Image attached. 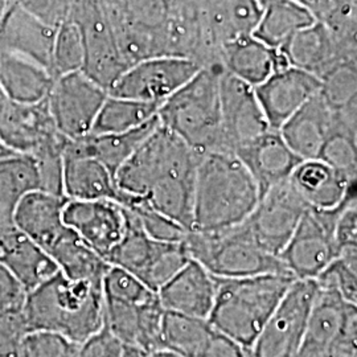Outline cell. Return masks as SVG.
I'll use <instances>...</instances> for the list:
<instances>
[{"instance_id": "20", "label": "cell", "mask_w": 357, "mask_h": 357, "mask_svg": "<svg viewBox=\"0 0 357 357\" xmlns=\"http://www.w3.org/2000/svg\"><path fill=\"white\" fill-rule=\"evenodd\" d=\"M234 155L255 178L261 196L287 181L294 169L303 160L290 149L278 130H270L255 141L237 150Z\"/></svg>"}, {"instance_id": "50", "label": "cell", "mask_w": 357, "mask_h": 357, "mask_svg": "<svg viewBox=\"0 0 357 357\" xmlns=\"http://www.w3.org/2000/svg\"><path fill=\"white\" fill-rule=\"evenodd\" d=\"M143 357H183L180 356L176 352L168 349V348H158V349H153L151 352H147L144 354Z\"/></svg>"}, {"instance_id": "47", "label": "cell", "mask_w": 357, "mask_h": 357, "mask_svg": "<svg viewBox=\"0 0 357 357\" xmlns=\"http://www.w3.org/2000/svg\"><path fill=\"white\" fill-rule=\"evenodd\" d=\"M122 344L106 326L78 347V357H121Z\"/></svg>"}, {"instance_id": "27", "label": "cell", "mask_w": 357, "mask_h": 357, "mask_svg": "<svg viewBox=\"0 0 357 357\" xmlns=\"http://www.w3.org/2000/svg\"><path fill=\"white\" fill-rule=\"evenodd\" d=\"M205 24L218 50L236 38L255 33L265 0H200Z\"/></svg>"}, {"instance_id": "15", "label": "cell", "mask_w": 357, "mask_h": 357, "mask_svg": "<svg viewBox=\"0 0 357 357\" xmlns=\"http://www.w3.org/2000/svg\"><path fill=\"white\" fill-rule=\"evenodd\" d=\"M220 100L224 151L234 153L271 130L255 86L224 69L220 77Z\"/></svg>"}, {"instance_id": "26", "label": "cell", "mask_w": 357, "mask_h": 357, "mask_svg": "<svg viewBox=\"0 0 357 357\" xmlns=\"http://www.w3.org/2000/svg\"><path fill=\"white\" fill-rule=\"evenodd\" d=\"M66 197L43 191L28 192L15 211V225L38 245L47 255L64 231L63 220Z\"/></svg>"}, {"instance_id": "48", "label": "cell", "mask_w": 357, "mask_h": 357, "mask_svg": "<svg viewBox=\"0 0 357 357\" xmlns=\"http://www.w3.org/2000/svg\"><path fill=\"white\" fill-rule=\"evenodd\" d=\"M337 243L342 253L357 255V202L347 203L337 222Z\"/></svg>"}, {"instance_id": "14", "label": "cell", "mask_w": 357, "mask_h": 357, "mask_svg": "<svg viewBox=\"0 0 357 357\" xmlns=\"http://www.w3.org/2000/svg\"><path fill=\"white\" fill-rule=\"evenodd\" d=\"M307 208L289 178L261 196L253 213L243 222L257 243L270 255L280 257Z\"/></svg>"}, {"instance_id": "33", "label": "cell", "mask_w": 357, "mask_h": 357, "mask_svg": "<svg viewBox=\"0 0 357 357\" xmlns=\"http://www.w3.org/2000/svg\"><path fill=\"white\" fill-rule=\"evenodd\" d=\"M48 255L64 275L75 281H88L102 286L103 277L110 268L105 258L69 227L52 245Z\"/></svg>"}, {"instance_id": "24", "label": "cell", "mask_w": 357, "mask_h": 357, "mask_svg": "<svg viewBox=\"0 0 357 357\" xmlns=\"http://www.w3.org/2000/svg\"><path fill=\"white\" fill-rule=\"evenodd\" d=\"M335 116L319 93L290 116L278 131L301 159H317L333 128Z\"/></svg>"}, {"instance_id": "16", "label": "cell", "mask_w": 357, "mask_h": 357, "mask_svg": "<svg viewBox=\"0 0 357 357\" xmlns=\"http://www.w3.org/2000/svg\"><path fill=\"white\" fill-rule=\"evenodd\" d=\"M63 220L102 258L122 240L128 228L126 208L113 200L66 199Z\"/></svg>"}, {"instance_id": "22", "label": "cell", "mask_w": 357, "mask_h": 357, "mask_svg": "<svg viewBox=\"0 0 357 357\" xmlns=\"http://www.w3.org/2000/svg\"><path fill=\"white\" fill-rule=\"evenodd\" d=\"M0 264L20 282L26 293L59 271V266L17 227L0 233Z\"/></svg>"}, {"instance_id": "23", "label": "cell", "mask_w": 357, "mask_h": 357, "mask_svg": "<svg viewBox=\"0 0 357 357\" xmlns=\"http://www.w3.org/2000/svg\"><path fill=\"white\" fill-rule=\"evenodd\" d=\"M218 61L227 73L255 88L275 70L289 65L281 52L270 48L253 35L224 44Z\"/></svg>"}, {"instance_id": "28", "label": "cell", "mask_w": 357, "mask_h": 357, "mask_svg": "<svg viewBox=\"0 0 357 357\" xmlns=\"http://www.w3.org/2000/svg\"><path fill=\"white\" fill-rule=\"evenodd\" d=\"M56 31L26 10L15 13L0 31V53L26 57L51 72Z\"/></svg>"}, {"instance_id": "52", "label": "cell", "mask_w": 357, "mask_h": 357, "mask_svg": "<svg viewBox=\"0 0 357 357\" xmlns=\"http://www.w3.org/2000/svg\"><path fill=\"white\" fill-rule=\"evenodd\" d=\"M352 302H356V303H357V296H356V298H355V299H354V301H352Z\"/></svg>"}, {"instance_id": "12", "label": "cell", "mask_w": 357, "mask_h": 357, "mask_svg": "<svg viewBox=\"0 0 357 357\" xmlns=\"http://www.w3.org/2000/svg\"><path fill=\"white\" fill-rule=\"evenodd\" d=\"M107 97V90L79 70L54 79L47 105L59 132L73 141L91 132Z\"/></svg>"}, {"instance_id": "45", "label": "cell", "mask_w": 357, "mask_h": 357, "mask_svg": "<svg viewBox=\"0 0 357 357\" xmlns=\"http://www.w3.org/2000/svg\"><path fill=\"white\" fill-rule=\"evenodd\" d=\"M24 10L54 29L70 19L75 0H23Z\"/></svg>"}, {"instance_id": "5", "label": "cell", "mask_w": 357, "mask_h": 357, "mask_svg": "<svg viewBox=\"0 0 357 357\" xmlns=\"http://www.w3.org/2000/svg\"><path fill=\"white\" fill-rule=\"evenodd\" d=\"M200 156L159 122L115 174L116 185L125 196L122 205L130 199H144L153 187L168 178L196 175Z\"/></svg>"}, {"instance_id": "38", "label": "cell", "mask_w": 357, "mask_h": 357, "mask_svg": "<svg viewBox=\"0 0 357 357\" xmlns=\"http://www.w3.org/2000/svg\"><path fill=\"white\" fill-rule=\"evenodd\" d=\"M318 158L349 178L352 187H357L356 132L337 115Z\"/></svg>"}, {"instance_id": "29", "label": "cell", "mask_w": 357, "mask_h": 357, "mask_svg": "<svg viewBox=\"0 0 357 357\" xmlns=\"http://www.w3.org/2000/svg\"><path fill=\"white\" fill-rule=\"evenodd\" d=\"M54 79L43 65L16 54L0 53V85L13 102L35 105L45 101Z\"/></svg>"}, {"instance_id": "7", "label": "cell", "mask_w": 357, "mask_h": 357, "mask_svg": "<svg viewBox=\"0 0 357 357\" xmlns=\"http://www.w3.org/2000/svg\"><path fill=\"white\" fill-rule=\"evenodd\" d=\"M128 68L168 56L166 0H101Z\"/></svg>"}, {"instance_id": "30", "label": "cell", "mask_w": 357, "mask_h": 357, "mask_svg": "<svg viewBox=\"0 0 357 357\" xmlns=\"http://www.w3.org/2000/svg\"><path fill=\"white\" fill-rule=\"evenodd\" d=\"M290 66L320 75L342 54L330 26L321 22L296 32L278 50Z\"/></svg>"}, {"instance_id": "17", "label": "cell", "mask_w": 357, "mask_h": 357, "mask_svg": "<svg viewBox=\"0 0 357 357\" xmlns=\"http://www.w3.org/2000/svg\"><path fill=\"white\" fill-rule=\"evenodd\" d=\"M255 89L270 128L280 130L290 116L319 94L321 81L311 72L287 65Z\"/></svg>"}, {"instance_id": "1", "label": "cell", "mask_w": 357, "mask_h": 357, "mask_svg": "<svg viewBox=\"0 0 357 357\" xmlns=\"http://www.w3.org/2000/svg\"><path fill=\"white\" fill-rule=\"evenodd\" d=\"M261 199L258 184L243 162L229 151L200 156L193 199L196 231H217L243 224Z\"/></svg>"}, {"instance_id": "31", "label": "cell", "mask_w": 357, "mask_h": 357, "mask_svg": "<svg viewBox=\"0 0 357 357\" xmlns=\"http://www.w3.org/2000/svg\"><path fill=\"white\" fill-rule=\"evenodd\" d=\"M158 125L159 118L155 116L141 128H134L126 132L88 134L73 141L68 139L65 151L91 156L100 160L115 175L116 171L137 151V149Z\"/></svg>"}, {"instance_id": "41", "label": "cell", "mask_w": 357, "mask_h": 357, "mask_svg": "<svg viewBox=\"0 0 357 357\" xmlns=\"http://www.w3.org/2000/svg\"><path fill=\"white\" fill-rule=\"evenodd\" d=\"M102 293L105 299L132 303L153 302L159 298L156 291L146 286L135 275L112 265L103 277Z\"/></svg>"}, {"instance_id": "35", "label": "cell", "mask_w": 357, "mask_h": 357, "mask_svg": "<svg viewBox=\"0 0 357 357\" xmlns=\"http://www.w3.org/2000/svg\"><path fill=\"white\" fill-rule=\"evenodd\" d=\"M215 328L208 319L165 312L162 344L183 357H200Z\"/></svg>"}, {"instance_id": "10", "label": "cell", "mask_w": 357, "mask_h": 357, "mask_svg": "<svg viewBox=\"0 0 357 357\" xmlns=\"http://www.w3.org/2000/svg\"><path fill=\"white\" fill-rule=\"evenodd\" d=\"M317 293V280L294 281L248 349V357H298Z\"/></svg>"}, {"instance_id": "13", "label": "cell", "mask_w": 357, "mask_h": 357, "mask_svg": "<svg viewBox=\"0 0 357 357\" xmlns=\"http://www.w3.org/2000/svg\"><path fill=\"white\" fill-rule=\"evenodd\" d=\"M204 66L176 56H159L130 66L109 94L163 105Z\"/></svg>"}, {"instance_id": "25", "label": "cell", "mask_w": 357, "mask_h": 357, "mask_svg": "<svg viewBox=\"0 0 357 357\" xmlns=\"http://www.w3.org/2000/svg\"><path fill=\"white\" fill-rule=\"evenodd\" d=\"M64 195L69 200H113L123 204L125 196L115 175L100 160L64 151Z\"/></svg>"}, {"instance_id": "8", "label": "cell", "mask_w": 357, "mask_h": 357, "mask_svg": "<svg viewBox=\"0 0 357 357\" xmlns=\"http://www.w3.org/2000/svg\"><path fill=\"white\" fill-rule=\"evenodd\" d=\"M347 203L335 209L307 208L291 238L280 255L286 271L295 280H318L342 255L336 230L339 217Z\"/></svg>"}, {"instance_id": "42", "label": "cell", "mask_w": 357, "mask_h": 357, "mask_svg": "<svg viewBox=\"0 0 357 357\" xmlns=\"http://www.w3.org/2000/svg\"><path fill=\"white\" fill-rule=\"evenodd\" d=\"M78 347L64 336L52 332L26 333L16 357H78Z\"/></svg>"}, {"instance_id": "3", "label": "cell", "mask_w": 357, "mask_h": 357, "mask_svg": "<svg viewBox=\"0 0 357 357\" xmlns=\"http://www.w3.org/2000/svg\"><path fill=\"white\" fill-rule=\"evenodd\" d=\"M215 278L216 296L208 321L216 331L243 345L246 352L296 281L289 273Z\"/></svg>"}, {"instance_id": "18", "label": "cell", "mask_w": 357, "mask_h": 357, "mask_svg": "<svg viewBox=\"0 0 357 357\" xmlns=\"http://www.w3.org/2000/svg\"><path fill=\"white\" fill-rule=\"evenodd\" d=\"M105 326L126 347L143 354L163 348L162 324L166 310L159 298L153 302L132 303L105 299Z\"/></svg>"}, {"instance_id": "21", "label": "cell", "mask_w": 357, "mask_h": 357, "mask_svg": "<svg viewBox=\"0 0 357 357\" xmlns=\"http://www.w3.org/2000/svg\"><path fill=\"white\" fill-rule=\"evenodd\" d=\"M290 183L311 208L335 209L351 199L352 181L319 158L302 160L294 169Z\"/></svg>"}, {"instance_id": "51", "label": "cell", "mask_w": 357, "mask_h": 357, "mask_svg": "<svg viewBox=\"0 0 357 357\" xmlns=\"http://www.w3.org/2000/svg\"><path fill=\"white\" fill-rule=\"evenodd\" d=\"M143 356H144V354L142 352L141 349H138V348H134V347H126V345H125V348H123V352H122V355H121V357Z\"/></svg>"}, {"instance_id": "11", "label": "cell", "mask_w": 357, "mask_h": 357, "mask_svg": "<svg viewBox=\"0 0 357 357\" xmlns=\"http://www.w3.org/2000/svg\"><path fill=\"white\" fill-rule=\"evenodd\" d=\"M70 20L76 23L84 43V66L86 76L109 90L125 73V63L109 16L101 0H75Z\"/></svg>"}, {"instance_id": "34", "label": "cell", "mask_w": 357, "mask_h": 357, "mask_svg": "<svg viewBox=\"0 0 357 357\" xmlns=\"http://www.w3.org/2000/svg\"><path fill=\"white\" fill-rule=\"evenodd\" d=\"M317 22L296 0H265V8L253 36L273 50H280L294 35Z\"/></svg>"}, {"instance_id": "6", "label": "cell", "mask_w": 357, "mask_h": 357, "mask_svg": "<svg viewBox=\"0 0 357 357\" xmlns=\"http://www.w3.org/2000/svg\"><path fill=\"white\" fill-rule=\"evenodd\" d=\"M184 246L192 259L217 278L287 273L280 257L270 255L257 243L245 222L217 231L190 230Z\"/></svg>"}, {"instance_id": "32", "label": "cell", "mask_w": 357, "mask_h": 357, "mask_svg": "<svg viewBox=\"0 0 357 357\" xmlns=\"http://www.w3.org/2000/svg\"><path fill=\"white\" fill-rule=\"evenodd\" d=\"M32 191H40L35 158L28 153H11L0 159V233L16 227V206Z\"/></svg>"}, {"instance_id": "44", "label": "cell", "mask_w": 357, "mask_h": 357, "mask_svg": "<svg viewBox=\"0 0 357 357\" xmlns=\"http://www.w3.org/2000/svg\"><path fill=\"white\" fill-rule=\"evenodd\" d=\"M317 357H357L356 302H348L340 330Z\"/></svg>"}, {"instance_id": "19", "label": "cell", "mask_w": 357, "mask_h": 357, "mask_svg": "<svg viewBox=\"0 0 357 357\" xmlns=\"http://www.w3.org/2000/svg\"><path fill=\"white\" fill-rule=\"evenodd\" d=\"M158 296L166 311L208 319L215 303L216 278L191 258L158 291Z\"/></svg>"}, {"instance_id": "37", "label": "cell", "mask_w": 357, "mask_h": 357, "mask_svg": "<svg viewBox=\"0 0 357 357\" xmlns=\"http://www.w3.org/2000/svg\"><path fill=\"white\" fill-rule=\"evenodd\" d=\"M320 94L335 114L343 115L357 106V57L344 52L321 75Z\"/></svg>"}, {"instance_id": "2", "label": "cell", "mask_w": 357, "mask_h": 357, "mask_svg": "<svg viewBox=\"0 0 357 357\" xmlns=\"http://www.w3.org/2000/svg\"><path fill=\"white\" fill-rule=\"evenodd\" d=\"M23 314L28 332H52L81 344L105 326L102 286L59 270L26 293Z\"/></svg>"}, {"instance_id": "4", "label": "cell", "mask_w": 357, "mask_h": 357, "mask_svg": "<svg viewBox=\"0 0 357 357\" xmlns=\"http://www.w3.org/2000/svg\"><path fill=\"white\" fill-rule=\"evenodd\" d=\"M221 72L220 65L204 66L158 112L159 122L199 155L224 151L220 100Z\"/></svg>"}, {"instance_id": "9", "label": "cell", "mask_w": 357, "mask_h": 357, "mask_svg": "<svg viewBox=\"0 0 357 357\" xmlns=\"http://www.w3.org/2000/svg\"><path fill=\"white\" fill-rule=\"evenodd\" d=\"M128 228L122 240L105 258L112 266L123 268L153 291H159L191 257L184 243H162L149 237L126 208Z\"/></svg>"}, {"instance_id": "49", "label": "cell", "mask_w": 357, "mask_h": 357, "mask_svg": "<svg viewBox=\"0 0 357 357\" xmlns=\"http://www.w3.org/2000/svg\"><path fill=\"white\" fill-rule=\"evenodd\" d=\"M200 357H248V352L243 345L215 330Z\"/></svg>"}, {"instance_id": "40", "label": "cell", "mask_w": 357, "mask_h": 357, "mask_svg": "<svg viewBox=\"0 0 357 357\" xmlns=\"http://www.w3.org/2000/svg\"><path fill=\"white\" fill-rule=\"evenodd\" d=\"M128 211L138 220L144 233L162 243H184L190 230L183 228L174 220L155 211L141 199H130L126 205Z\"/></svg>"}, {"instance_id": "43", "label": "cell", "mask_w": 357, "mask_h": 357, "mask_svg": "<svg viewBox=\"0 0 357 357\" xmlns=\"http://www.w3.org/2000/svg\"><path fill=\"white\" fill-rule=\"evenodd\" d=\"M317 281L339 290L347 299L354 301L357 296V255L342 253Z\"/></svg>"}, {"instance_id": "36", "label": "cell", "mask_w": 357, "mask_h": 357, "mask_svg": "<svg viewBox=\"0 0 357 357\" xmlns=\"http://www.w3.org/2000/svg\"><path fill=\"white\" fill-rule=\"evenodd\" d=\"M160 105L109 94L90 134H115L141 128L158 116Z\"/></svg>"}, {"instance_id": "46", "label": "cell", "mask_w": 357, "mask_h": 357, "mask_svg": "<svg viewBox=\"0 0 357 357\" xmlns=\"http://www.w3.org/2000/svg\"><path fill=\"white\" fill-rule=\"evenodd\" d=\"M26 296L20 282L0 264V320L23 311Z\"/></svg>"}, {"instance_id": "39", "label": "cell", "mask_w": 357, "mask_h": 357, "mask_svg": "<svg viewBox=\"0 0 357 357\" xmlns=\"http://www.w3.org/2000/svg\"><path fill=\"white\" fill-rule=\"evenodd\" d=\"M84 43L76 23L70 19L56 31L52 53V75L57 77L82 70Z\"/></svg>"}]
</instances>
